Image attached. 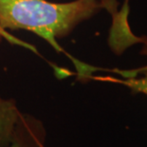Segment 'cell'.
<instances>
[{
	"label": "cell",
	"instance_id": "277c9868",
	"mask_svg": "<svg viewBox=\"0 0 147 147\" xmlns=\"http://www.w3.org/2000/svg\"><path fill=\"white\" fill-rule=\"evenodd\" d=\"M142 54L147 55V38L143 41V49L142 51ZM126 78L125 80H120L116 78H102V80L110 81V82L121 84L123 86L136 93H143L147 95V65L140 67L138 69L130 71H118Z\"/></svg>",
	"mask_w": 147,
	"mask_h": 147
},
{
	"label": "cell",
	"instance_id": "6da1fadb",
	"mask_svg": "<svg viewBox=\"0 0 147 147\" xmlns=\"http://www.w3.org/2000/svg\"><path fill=\"white\" fill-rule=\"evenodd\" d=\"M104 7L98 0H0V33L6 29L30 30L57 48L56 38L68 35Z\"/></svg>",
	"mask_w": 147,
	"mask_h": 147
},
{
	"label": "cell",
	"instance_id": "3957f363",
	"mask_svg": "<svg viewBox=\"0 0 147 147\" xmlns=\"http://www.w3.org/2000/svg\"><path fill=\"white\" fill-rule=\"evenodd\" d=\"M21 112L13 99L0 96V147H9Z\"/></svg>",
	"mask_w": 147,
	"mask_h": 147
},
{
	"label": "cell",
	"instance_id": "7a4b0ae2",
	"mask_svg": "<svg viewBox=\"0 0 147 147\" xmlns=\"http://www.w3.org/2000/svg\"><path fill=\"white\" fill-rule=\"evenodd\" d=\"M46 129L43 123L29 114H20L9 147H45Z\"/></svg>",
	"mask_w": 147,
	"mask_h": 147
}]
</instances>
